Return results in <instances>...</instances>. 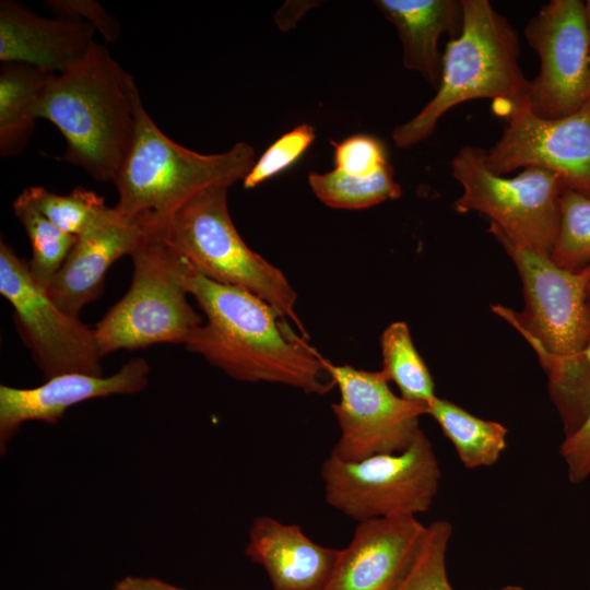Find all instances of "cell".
<instances>
[{
	"mask_svg": "<svg viewBox=\"0 0 590 590\" xmlns=\"http://www.w3.org/2000/svg\"><path fill=\"white\" fill-rule=\"evenodd\" d=\"M488 233L516 266L524 306L518 311L503 305L494 314L514 327L536 353L547 376L548 393L565 437L575 433L590 412V267L571 272L556 266L507 235L494 223Z\"/></svg>",
	"mask_w": 590,
	"mask_h": 590,
	"instance_id": "cell-1",
	"label": "cell"
},
{
	"mask_svg": "<svg viewBox=\"0 0 590 590\" xmlns=\"http://www.w3.org/2000/svg\"><path fill=\"white\" fill-rule=\"evenodd\" d=\"M181 273L206 318L187 339L188 351L239 381L281 384L310 394L333 389L323 357L272 306L243 288L204 278L185 258Z\"/></svg>",
	"mask_w": 590,
	"mask_h": 590,
	"instance_id": "cell-2",
	"label": "cell"
},
{
	"mask_svg": "<svg viewBox=\"0 0 590 590\" xmlns=\"http://www.w3.org/2000/svg\"><path fill=\"white\" fill-rule=\"evenodd\" d=\"M140 98L132 75L94 43L79 62L50 76L36 117L62 134V161L114 182L133 140Z\"/></svg>",
	"mask_w": 590,
	"mask_h": 590,
	"instance_id": "cell-3",
	"label": "cell"
},
{
	"mask_svg": "<svg viewBox=\"0 0 590 590\" xmlns=\"http://www.w3.org/2000/svg\"><path fill=\"white\" fill-rule=\"evenodd\" d=\"M253 163L255 150L245 142L216 154L181 146L156 126L140 98L133 140L114 180L115 209L127 219L157 225L199 192L244 179Z\"/></svg>",
	"mask_w": 590,
	"mask_h": 590,
	"instance_id": "cell-4",
	"label": "cell"
},
{
	"mask_svg": "<svg viewBox=\"0 0 590 590\" xmlns=\"http://www.w3.org/2000/svg\"><path fill=\"white\" fill-rule=\"evenodd\" d=\"M460 34L447 43L435 96L392 140L406 149L427 139L440 118L459 104L489 98L502 105L527 97L529 80L519 66L516 30L487 0H461Z\"/></svg>",
	"mask_w": 590,
	"mask_h": 590,
	"instance_id": "cell-5",
	"label": "cell"
},
{
	"mask_svg": "<svg viewBox=\"0 0 590 590\" xmlns=\"http://www.w3.org/2000/svg\"><path fill=\"white\" fill-rule=\"evenodd\" d=\"M228 188L214 186L199 192L153 226L199 274L260 297L305 334L295 312L297 295L292 285L238 234L228 212Z\"/></svg>",
	"mask_w": 590,
	"mask_h": 590,
	"instance_id": "cell-6",
	"label": "cell"
},
{
	"mask_svg": "<svg viewBox=\"0 0 590 590\" xmlns=\"http://www.w3.org/2000/svg\"><path fill=\"white\" fill-rule=\"evenodd\" d=\"M132 281L94 328L102 356L153 344H185L203 319L187 300L182 258L154 226L131 255Z\"/></svg>",
	"mask_w": 590,
	"mask_h": 590,
	"instance_id": "cell-7",
	"label": "cell"
},
{
	"mask_svg": "<svg viewBox=\"0 0 590 590\" xmlns=\"http://www.w3.org/2000/svg\"><path fill=\"white\" fill-rule=\"evenodd\" d=\"M326 502L357 522L427 511L441 471L423 430L405 450L345 462L329 455L321 467Z\"/></svg>",
	"mask_w": 590,
	"mask_h": 590,
	"instance_id": "cell-8",
	"label": "cell"
},
{
	"mask_svg": "<svg viewBox=\"0 0 590 590\" xmlns=\"http://www.w3.org/2000/svg\"><path fill=\"white\" fill-rule=\"evenodd\" d=\"M462 193L453 202L458 213L479 212L522 245L551 256L560 221L562 178L541 168H524L508 178L486 165V151L465 145L451 161Z\"/></svg>",
	"mask_w": 590,
	"mask_h": 590,
	"instance_id": "cell-9",
	"label": "cell"
},
{
	"mask_svg": "<svg viewBox=\"0 0 590 590\" xmlns=\"http://www.w3.org/2000/svg\"><path fill=\"white\" fill-rule=\"evenodd\" d=\"M0 294L12 306L20 337L46 380L70 373L102 375L94 329L62 311L34 280L27 261L4 240L0 243Z\"/></svg>",
	"mask_w": 590,
	"mask_h": 590,
	"instance_id": "cell-10",
	"label": "cell"
},
{
	"mask_svg": "<svg viewBox=\"0 0 590 590\" xmlns=\"http://www.w3.org/2000/svg\"><path fill=\"white\" fill-rule=\"evenodd\" d=\"M323 366L340 392L332 411L341 435L331 455L356 462L410 447L422 430L418 423L427 414L426 404L397 396L380 370L334 365L326 358Z\"/></svg>",
	"mask_w": 590,
	"mask_h": 590,
	"instance_id": "cell-11",
	"label": "cell"
},
{
	"mask_svg": "<svg viewBox=\"0 0 590 590\" xmlns=\"http://www.w3.org/2000/svg\"><path fill=\"white\" fill-rule=\"evenodd\" d=\"M506 125L486 151V165L497 175L519 168L557 174L564 188L590 197V99L560 118L535 115L527 97L499 106Z\"/></svg>",
	"mask_w": 590,
	"mask_h": 590,
	"instance_id": "cell-12",
	"label": "cell"
},
{
	"mask_svg": "<svg viewBox=\"0 0 590 590\" xmlns=\"http://www.w3.org/2000/svg\"><path fill=\"white\" fill-rule=\"evenodd\" d=\"M526 38L540 59L529 81L531 110L542 118H560L590 99V36L585 2L552 0L529 21Z\"/></svg>",
	"mask_w": 590,
	"mask_h": 590,
	"instance_id": "cell-13",
	"label": "cell"
},
{
	"mask_svg": "<svg viewBox=\"0 0 590 590\" xmlns=\"http://www.w3.org/2000/svg\"><path fill=\"white\" fill-rule=\"evenodd\" d=\"M426 532L427 526L414 516L357 522L323 590H397L413 567Z\"/></svg>",
	"mask_w": 590,
	"mask_h": 590,
	"instance_id": "cell-14",
	"label": "cell"
},
{
	"mask_svg": "<svg viewBox=\"0 0 590 590\" xmlns=\"http://www.w3.org/2000/svg\"><path fill=\"white\" fill-rule=\"evenodd\" d=\"M150 366L143 358H132L111 376L83 373L62 374L35 388L0 386V447L20 426L30 421L56 424L64 412L80 402L114 394H133L149 381Z\"/></svg>",
	"mask_w": 590,
	"mask_h": 590,
	"instance_id": "cell-15",
	"label": "cell"
},
{
	"mask_svg": "<svg viewBox=\"0 0 590 590\" xmlns=\"http://www.w3.org/2000/svg\"><path fill=\"white\" fill-rule=\"evenodd\" d=\"M146 225L107 206L78 236L63 264L46 291L66 314L79 317L85 305L96 299L108 269L141 244Z\"/></svg>",
	"mask_w": 590,
	"mask_h": 590,
	"instance_id": "cell-16",
	"label": "cell"
},
{
	"mask_svg": "<svg viewBox=\"0 0 590 590\" xmlns=\"http://www.w3.org/2000/svg\"><path fill=\"white\" fill-rule=\"evenodd\" d=\"M84 21L45 17L14 0L0 1V61L24 63L60 73L79 62L94 43Z\"/></svg>",
	"mask_w": 590,
	"mask_h": 590,
	"instance_id": "cell-17",
	"label": "cell"
},
{
	"mask_svg": "<svg viewBox=\"0 0 590 590\" xmlns=\"http://www.w3.org/2000/svg\"><path fill=\"white\" fill-rule=\"evenodd\" d=\"M245 554L266 570L272 590H323L340 550L314 542L297 524L259 516L250 527Z\"/></svg>",
	"mask_w": 590,
	"mask_h": 590,
	"instance_id": "cell-18",
	"label": "cell"
},
{
	"mask_svg": "<svg viewBox=\"0 0 590 590\" xmlns=\"http://www.w3.org/2000/svg\"><path fill=\"white\" fill-rule=\"evenodd\" d=\"M376 7L397 28L403 46V63L437 87L442 35L456 38L462 27V4L457 0H377Z\"/></svg>",
	"mask_w": 590,
	"mask_h": 590,
	"instance_id": "cell-19",
	"label": "cell"
},
{
	"mask_svg": "<svg viewBox=\"0 0 590 590\" xmlns=\"http://www.w3.org/2000/svg\"><path fill=\"white\" fill-rule=\"evenodd\" d=\"M52 74L55 73L24 63L1 64V156H15L28 145L37 119V103Z\"/></svg>",
	"mask_w": 590,
	"mask_h": 590,
	"instance_id": "cell-20",
	"label": "cell"
},
{
	"mask_svg": "<svg viewBox=\"0 0 590 590\" xmlns=\"http://www.w3.org/2000/svg\"><path fill=\"white\" fill-rule=\"evenodd\" d=\"M427 415L439 425L465 469L495 464L507 447L508 429L503 424L477 417L449 400L436 396L427 404Z\"/></svg>",
	"mask_w": 590,
	"mask_h": 590,
	"instance_id": "cell-21",
	"label": "cell"
},
{
	"mask_svg": "<svg viewBox=\"0 0 590 590\" xmlns=\"http://www.w3.org/2000/svg\"><path fill=\"white\" fill-rule=\"evenodd\" d=\"M380 346V371L387 380L396 384L402 398L427 405L436 397L435 384L414 346L408 324L403 321L389 324L382 332Z\"/></svg>",
	"mask_w": 590,
	"mask_h": 590,
	"instance_id": "cell-22",
	"label": "cell"
},
{
	"mask_svg": "<svg viewBox=\"0 0 590 590\" xmlns=\"http://www.w3.org/2000/svg\"><path fill=\"white\" fill-rule=\"evenodd\" d=\"M13 211L25 229L32 247L28 269L45 290L63 264L78 236L56 227L23 190L13 201Z\"/></svg>",
	"mask_w": 590,
	"mask_h": 590,
	"instance_id": "cell-23",
	"label": "cell"
},
{
	"mask_svg": "<svg viewBox=\"0 0 590 590\" xmlns=\"http://www.w3.org/2000/svg\"><path fill=\"white\" fill-rule=\"evenodd\" d=\"M309 186L315 196L334 209L359 210L401 196L391 165L369 177H356L333 169L324 174L310 173Z\"/></svg>",
	"mask_w": 590,
	"mask_h": 590,
	"instance_id": "cell-24",
	"label": "cell"
},
{
	"mask_svg": "<svg viewBox=\"0 0 590 590\" xmlns=\"http://www.w3.org/2000/svg\"><path fill=\"white\" fill-rule=\"evenodd\" d=\"M559 204V229L550 258L577 272L590 263V197L564 188Z\"/></svg>",
	"mask_w": 590,
	"mask_h": 590,
	"instance_id": "cell-25",
	"label": "cell"
},
{
	"mask_svg": "<svg viewBox=\"0 0 590 590\" xmlns=\"http://www.w3.org/2000/svg\"><path fill=\"white\" fill-rule=\"evenodd\" d=\"M37 209L63 233L81 235L107 208L96 192L78 187L68 194H58L43 186L24 189Z\"/></svg>",
	"mask_w": 590,
	"mask_h": 590,
	"instance_id": "cell-26",
	"label": "cell"
},
{
	"mask_svg": "<svg viewBox=\"0 0 590 590\" xmlns=\"http://www.w3.org/2000/svg\"><path fill=\"white\" fill-rule=\"evenodd\" d=\"M452 524L436 520L427 524L423 547L397 590H455L447 571V551Z\"/></svg>",
	"mask_w": 590,
	"mask_h": 590,
	"instance_id": "cell-27",
	"label": "cell"
},
{
	"mask_svg": "<svg viewBox=\"0 0 590 590\" xmlns=\"http://www.w3.org/2000/svg\"><path fill=\"white\" fill-rule=\"evenodd\" d=\"M315 129L300 125L281 135L253 163L243 179L246 189H252L294 164L311 145Z\"/></svg>",
	"mask_w": 590,
	"mask_h": 590,
	"instance_id": "cell-28",
	"label": "cell"
},
{
	"mask_svg": "<svg viewBox=\"0 0 590 590\" xmlns=\"http://www.w3.org/2000/svg\"><path fill=\"white\" fill-rule=\"evenodd\" d=\"M335 169L356 177H369L390 165L382 144L367 134L352 135L334 143Z\"/></svg>",
	"mask_w": 590,
	"mask_h": 590,
	"instance_id": "cell-29",
	"label": "cell"
},
{
	"mask_svg": "<svg viewBox=\"0 0 590 590\" xmlns=\"http://www.w3.org/2000/svg\"><path fill=\"white\" fill-rule=\"evenodd\" d=\"M46 5L55 15L74 17L90 24L103 38L115 43L119 38V24L94 0H48Z\"/></svg>",
	"mask_w": 590,
	"mask_h": 590,
	"instance_id": "cell-30",
	"label": "cell"
},
{
	"mask_svg": "<svg viewBox=\"0 0 590 590\" xmlns=\"http://www.w3.org/2000/svg\"><path fill=\"white\" fill-rule=\"evenodd\" d=\"M587 356L590 362V344ZM559 455L565 462L569 482L578 484L590 476V412L582 425L564 438Z\"/></svg>",
	"mask_w": 590,
	"mask_h": 590,
	"instance_id": "cell-31",
	"label": "cell"
},
{
	"mask_svg": "<svg viewBox=\"0 0 590 590\" xmlns=\"http://www.w3.org/2000/svg\"><path fill=\"white\" fill-rule=\"evenodd\" d=\"M110 590H186L155 577L125 576Z\"/></svg>",
	"mask_w": 590,
	"mask_h": 590,
	"instance_id": "cell-32",
	"label": "cell"
},
{
	"mask_svg": "<svg viewBox=\"0 0 590 590\" xmlns=\"http://www.w3.org/2000/svg\"><path fill=\"white\" fill-rule=\"evenodd\" d=\"M487 590H529L518 585H506L499 588H492Z\"/></svg>",
	"mask_w": 590,
	"mask_h": 590,
	"instance_id": "cell-33",
	"label": "cell"
},
{
	"mask_svg": "<svg viewBox=\"0 0 590 590\" xmlns=\"http://www.w3.org/2000/svg\"><path fill=\"white\" fill-rule=\"evenodd\" d=\"M589 266H590V263H589ZM588 293L590 295V282H589V285H588Z\"/></svg>",
	"mask_w": 590,
	"mask_h": 590,
	"instance_id": "cell-34",
	"label": "cell"
}]
</instances>
